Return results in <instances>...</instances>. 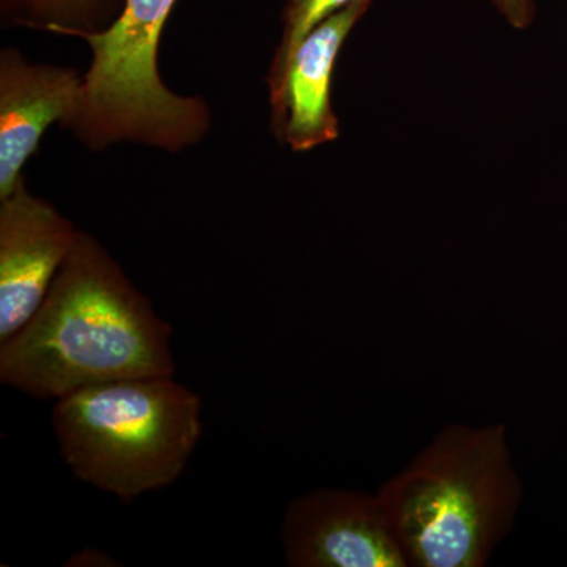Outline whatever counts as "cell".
Returning a JSON list of instances; mask_svg holds the SVG:
<instances>
[{"instance_id":"5","label":"cell","mask_w":567,"mask_h":567,"mask_svg":"<svg viewBox=\"0 0 567 567\" xmlns=\"http://www.w3.org/2000/svg\"><path fill=\"white\" fill-rule=\"evenodd\" d=\"M284 559L292 567H409L375 494L317 488L286 507Z\"/></svg>"},{"instance_id":"10","label":"cell","mask_w":567,"mask_h":567,"mask_svg":"<svg viewBox=\"0 0 567 567\" xmlns=\"http://www.w3.org/2000/svg\"><path fill=\"white\" fill-rule=\"evenodd\" d=\"M352 2L353 0H286L284 2L281 37H279L267 78L270 114L278 110L281 103L290 63L301 41L316 25Z\"/></svg>"},{"instance_id":"3","label":"cell","mask_w":567,"mask_h":567,"mask_svg":"<svg viewBox=\"0 0 567 567\" xmlns=\"http://www.w3.org/2000/svg\"><path fill=\"white\" fill-rule=\"evenodd\" d=\"M52 429L78 480L133 502L185 473L203 436V399L174 377L115 380L55 401Z\"/></svg>"},{"instance_id":"2","label":"cell","mask_w":567,"mask_h":567,"mask_svg":"<svg viewBox=\"0 0 567 567\" xmlns=\"http://www.w3.org/2000/svg\"><path fill=\"white\" fill-rule=\"evenodd\" d=\"M413 567H483L513 532L524 484L506 425L446 424L375 492Z\"/></svg>"},{"instance_id":"8","label":"cell","mask_w":567,"mask_h":567,"mask_svg":"<svg viewBox=\"0 0 567 567\" xmlns=\"http://www.w3.org/2000/svg\"><path fill=\"white\" fill-rule=\"evenodd\" d=\"M374 0H353L316 25L301 41L287 74L278 110L270 114L271 132L293 152L315 151L339 137L331 106V80L339 52Z\"/></svg>"},{"instance_id":"7","label":"cell","mask_w":567,"mask_h":567,"mask_svg":"<svg viewBox=\"0 0 567 567\" xmlns=\"http://www.w3.org/2000/svg\"><path fill=\"white\" fill-rule=\"evenodd\" d=\"M82 74L70 66L25 61L21 51H0V199L9 196L22 167L52 123L69 121L80 99Z\"/></svg>"},{"instance_id":"4","label":"cell","mask_w":567,"mask_h":567,"mask_svg":"<svg viewBox=\"0 0 567 567\" xmlns=\"http://www.w3.org/2000/svg\"><path fill=\"white\" fill-rule=\"evenodd\" d=\"M177 0H125L118 20L103 32H81L92 51L80 99L62 128L93 152L134 144L178 153L212 128L200 96L177 95L158 69L159 41Z\"/></svg>"},{"instance_id":"9","label":"cell","mask_w":567,"mask_h":567,"mask_svg":"<svg viewBox=\"0 0 567 567\" xmlns=\"http://www.w3.org/2000/svg\"><path fill=\"white\" fill-rule=\"evenodd\" d=\"M123 7L125 0H7L9 14L20 24L65 37L106 31Z\"/></svg>"},{"instance_id":"11","label":"cell","mask_w":567,"mask_h":567,"mask_svg":"<svg viewBox=\"0 0 567 567\" xmlns=\"http://www.w3.org/2000/svg\"><path fill=\"white\" fill-rule=\"evenodd\" d=\"M496 11L518 31H524L535 18V0H492Z\"/></svg>"},{"instance_id":"1","label":"cell","mask_w":567,"mask_h":567,"mask_svg":"<svg viewBox=\"0 0 567 567\" xmlns=\"http://www.w3.org/2000/svg\"><path fill=\"white\" fill-rule=\"evenodd\" d=\"M173 327L91 234L35 315L0 342V383L43 401L141 377H174Z\"/></svg>"},{"instance_id":"6","label":"cell","mask_w":567,"mask_h":567,"mask_svg":"<svg viewBox=\"0 0 567 567\" xmlns=\"http://www.w3.org/2000/svg\"><path fill=\"white\" fill-rule=\"evenodd\" d=\"M80 230L24 177L0 199V342L35 315Z\"/></svg>"}]
</instances>
